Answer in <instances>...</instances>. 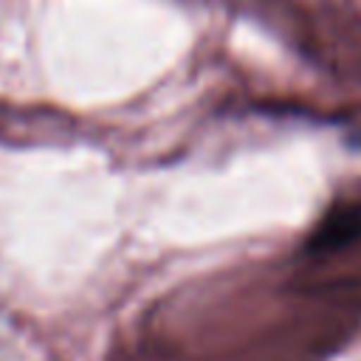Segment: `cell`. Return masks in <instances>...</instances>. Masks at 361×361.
Returning <instances> with one entry per match:
<instances>
[{
  "label": "cell",
  "instance_id": "1",
  "mask_svg": "<svg viewBox=\"0 0 361 361\" xmlns=\"http://www.w3.org/2000/svg\"><path fill=\"white\" fill-rule=\"evenodd\" d=\"M358 228H361V226H358L355 214H353V212H347V214H341L338 220L333 217L330 223H324V228H322V234H319V240H316V243H333L336 231L341 234V240H347V237H353Z\"/></svg>",
  "mask_w": 361,
  "mask_h": 361
}]
</instances>
